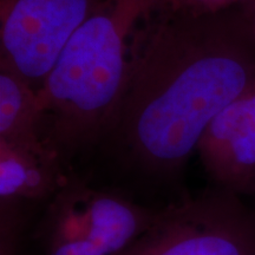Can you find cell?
Wrapping results in <instances>:
<instances>
[{
    "mask_svg": "<svg viewBox=\"0 0 255 255\" xmlns=\"http://www.w3.org/2000/svg\"><path fill=\"white\" fill-rule=\"evenodd\" d=\"M65 163L51 150H31L0 142V202L49 201L68 182Z\"/></svg>",
    "mask_w": 255,
    "mask_h": 255,
    "instance_id": "7",
    "label": "cell"
},
{
    "mask_svg": "<svg viewBox=\"0 0 255 255\" xmlns=\"http://www.w3.org/2000/svg\"><path fill=\"white\" fill-rule=\"evenodd\" d=\"M101 0H0V63L38 91Z\"/></svg>",
    "mask_w": 255,
    "mask_h": 255,
    "instance_id": "5",
    "label": "cell"
},
{
    "mask_svg": "<svg viewBox=\"0 0 255 255\" xmlns=\"http://www.w3.org/2000/svg\"><path fill=\"white\" fill-rule=\"evenodd\" d=\"M157 213L77 178L47 203L36 238L44 255H119L148 231Z\"/></svg>",
    "mask_w": 255,
    "mask_h": 255,
    "instance_id": "3",
    "label": "cell"
},
{
    "mask_svg": "<svg viewBox=\"0 0 255 255\" xmlns=\"http://www.w3.org/2000/svg\"><path fill=\"white\" fill-rule=\"evenodd\" d=\"M0 142L50 150L41 141L37 91L5 64L0 65Z\"/></svg>",
    "mask_w": 255,
    "mask_h": 255,
    "instance_id": "8",
    "label": "cell"
},
{
    "mask_svg": "<svg viewBox=\"0 0 255 255\" xmlns=\"http://www.w3.org/2000/svg\"><path fill=\"white\" fill-rule=\"evenodd\" d=\"M164 0H101L37 91L41 141L64 163L100 146L143 28Z\"/></svg>",
    "mask_w": 255,
    "mask_h": 255,
    "instance_id": "2",
    "label": "cell"
},
{
    "mask_svg": "<svg viewBox=\"0 0 255 255\" xmlns=\"http://www.w3.org/2000/svg\"><path fill=\"white\" fill-rule=\"evenodd\" d=\"M253 85L255 37L238 6L207 14L162 7L143 28L100 145L142 174L175 176L210 122Z\"/></svg>",
    "mask_w": 255,
    "mask_h": 255,
    "instance_id": "1",
    "label": "cell"
},
{
    "mask_svg": "<svg viewBox=\"0 0 255 255\" xmlns=\"http://www.w3.org/2000/svg\"><path fill=\"white\" fill-rule=\"evenodd\" d=\"M238 8L255 37V0H244L240 5H238Z\"/></svg>",
    "mask_w": 255,
    "mask_h": 255,
    "instance_id": "10",
    "label": "cell"
},
{
    "mask_svg": "<svg viewBox=\"0 0 255 255\" xmlns=\"http://www.w3.org/2000/svg\"><path fill=\"white\" fill-rule=\"evenodd\" d=\"M244 0H164L163 7L194 14L218 13L237 7Z\"/></svg>",
    "mask_w": 255,
    "mask_h": 255,
    "instance_id": "9",
    "label": "cell"
},
{
    "mask_svg": "<svg viewBox=\"0 0 255 255\" xmlns=\"http://www.w3.org/2000/svg\"><path fill=\"white\" fill-rule=\"evenodd\" d=\"M196 151L216 188L255 196V85L210 122Z\"/></svg>",
    "mask_w": 255,
    "mask_h": 255,
    "instance_id": "6",
    "label": "cell"
},
{
    "mask_svg": "<svg viewBox=\"0 0 255 255\" xmlns=\"http://www.w3.org/2000/svg\"><path fill=\"white\" fill-rule=\"evenodd\" d=\"M119 255H255V212L240 195L215 187L158 210Z\"/></svg>",
    "mask_w": 255,
    "mask_h": 255,
    "instance_id": "4",
    "label": "cell"
},
{
    "mask_svg": "<svg viewBox=\"0 0 255 255\" xmlns=\"http://www.w3.org/2000/svg\"><path fill=\"white\" fill-rule=\"evenodd\" d=\"M254 212H255V209H254Z\"/></svg>",
    "mask_w": 255,
    "mask_h": 255,
    "instance_id": "11",
    "label": "cell"
}]
</instances>
